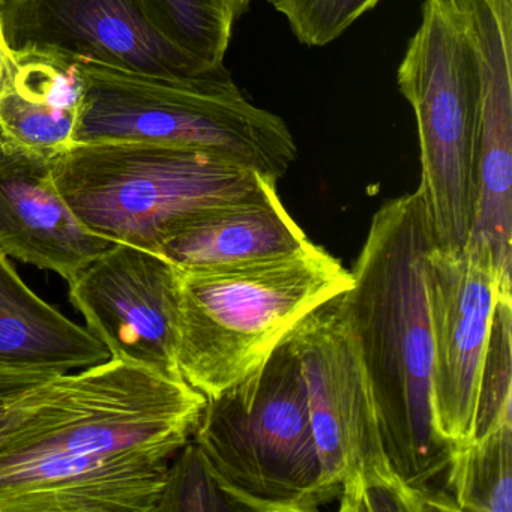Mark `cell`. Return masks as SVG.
Here are the masks:
<instances>
[{"label":"cell","mask_w":512,"mask_h":512,"mask_svg":"<svg viewBox=\"0 0 512 512\" xmlns=\"http://www.w3.org/2000/svg\"><path fill=\"white\" fill-rule=\"evenodd\" d=\"M10 2H13V0H0V11L4 10Z\"/></svg>","instance_id":"obj_25"},{"label":"cell","mask_w":512,"mask_h":512,"mask_svg":"<svg viewBox=\"0 0 512 512\" xmlns=\"http://www.w3.org/2000/svg\"><path fill=\"white\" fill-rule=\"evenodd\" d=\"M110 358L88 328L41 299L0 253V365L65 374Z\"/></svg>","instance_id":"obj_16"},{"label":"cell","mask_w":512,"mask_h":512,"mask_svg":"<svg viewBox=\"0 0 512 512\" xmlns=\"http://www.w3.org/2000/svg\"><path fill=\"white\" fill-rule=\"evenodd\" d=\"M238 511L221 490L202 449L193 437L176 452L155 512Z\"/></svg>","instance_id":"obj_20"},{"label":"cell","mask_w":512,"mask_h":512,"mask_svg":"<svg viewBox=\"0 0 512 512\" xmlns=\"http://www.w3.org/2000/svg\"><path fill=\"white\" fill-rule=\"evenodd\" d=\"M512 296H500L491 323L476 401L473 439L512 421Z\"/></svg>","instance_id":"obj_19"},{"label":"cell","mask_w":512,"mask_h":512,"mask_svg":"<svg viewBox=\"0 0 512 512\" xmlns=\"http://www.w3.org/2000/svg\"><path fill=\"white\" fill-rule=\"evenodd\" d=\"M193 440L238 511L310 512L332 500L287 338L250 376L206 398Z\"/></svg>","instance_id":"obj_6"},{"label":"cell","mask_w":512,"mask_h":512,"mask_svg":"<svg viewBox=\"0 0 512 512\" xmlns=\"http://www.w3.org/2000/svg\"><path fill=\"white\" fill-rule=\"evenodd\" d=\"M70 301L110 356L182 379L178 344V268L166 257L115 242L83 268Z\"/></svg>","instance_id":"obj_10"},{"label":"cell","mask_w":512,"mask_h":512,"mask_svg":"<svg viewBox=\"0 0 512 512\" xmlns=\"http://www.w3.org/2000/svg\"><path fill=\"white\" fill-rule=\"evenodd\" d=\"M310 242L271 185L257 196L200 212L158 254L182 269L217 268L287 256Z\"/></svg>","instance_id":"obj_14"},{"label":"cell","mask_w":512,"mask_h":512,"mask_svg":"<svg viewBox=\"0 0 512 512\" xmlns=\"http://www.w3.org/2000/svg\"><path fill=\"white\" fill-rule=\"evenodd\" d=\"M52 176L89 230L157 254L200 212L277 185L220 155L152 142L73 146L53 158Z\"/></svg>","instance_id":"obj_5"},{"label":"cell","mask_w":512,"mask_h":512,"mask_svg":"<svg viewBox=\"0 0 512 512\" xmlns=\"http://www.w3.org/2000/svg\"><path fill=\"white\" fill-rule=\"evenodd\" d=\"M380 0H269L289 23L299 43L323 47L334 43Z\"/></svg>","instance_id":"obj_21"},{"label":"cell","mask_w":512,"mask_h":512,"mask_svg":"<svg viewBox=\"0 0 512 512\" xmlns=\"http://www.w3.org/2000/svg\"><path fill=\"white\" fill-rule=\"evenodd\" d=\"M11 59H13V50L10 49L7 40H5L2 23H0V91L4 89L5 82H7Z\"/></svg>","instance_id":"obj_23"},{"label":"cell","mask_w":512,"mask_h":512,"mask_svg":"<svg viewBox=\"0 0 512 512\" xmlns=\"http://www.w3.org/2000/svg\"><path fill=\"white\" fill-rule=\"evenodd\" d=\"M425 287L433 343L434 422L455 449L472 442L482 365L500 290L490 251L476 242L460 250L431 245Z\"/></svg>","instance_id":"obj_9"},{"label":"cell","mask_w":512,"mask_h":512,"mask_svg":"<svg viewBox=\"0 0 512 512\" xmlns=\"http://www.w3.org/2000/svg\"><path fill=\"white\" fill-rule=\"evenodd\" d=\"M13 52L37 50L116 70L196 76L212 70L170 43L142 0H13L0 11Z\"/></svg>","instance_id":"obj_11"},{"label":"cell","mask_w":512,"mask_h":512,"mask_svg":"<svg viewBox=\"0 0 512 512\" xmlns=\"http://www.w3.org/2000/svg\"><path fill=\"white\" fill-rule=\"evenodd\" d=\"M458 4L469 23L482 76L478 193L467 242L490 251L500 290L512 293V0Z\"/></svg>","instance_id":"obj_12"},{"label":"cell","mask_w":512,"mask_h":512,"mask_svg":"<svg viewBox=\"0 0 512 512\" xmlns=\"http://www.w3.org/2000/svg\"><path fill=\"white\" fill-rule=\"evenodd\" d=\"M205 403L121 359L61 374L0 430V512H155Z\"/></svg>","instance_id":"obj_1"},{"label":"cell","mask_w":512,"mask_h":512,"mask_svg":"<svg viewBox=\"0 0 512 512\" xmlns=\"http://www.w3.org/2000/svg\"><path fill=\"white\" fill-rule=\"evenodd\" d=\"M307 389L322 484L343 512L434 511L392 469L355 335L337 298L287 337Z\"/></svg>","instance_id":"obj_8"},{"label":"cell","mask_w":512,"mask_h":512,"mask_svg":"<svg viewBox=\"0 0 512 512\" xmlns=\"http://www.w3.org/2000/svg\"><path fill=\"white\" fill-rule=\"evenodd\" d=\"M83 100L79 62L37 50L13 52L0 91V139L53 160L76 145Z\"/></svg>","instance_id":"obj_15"},{"label":"cell","mask_w":512,"mask_h":512,"mask_svg":"<svg viewBox=\"0 0 512 512\" xmlns=\"http://www.w3.org/2000/svg\"><path fill=\"white\" fill-rule=\"evenodd\" d=\"M397 82L418 125L419 190L434 247L460 250L472 230L478 193L482 76L458 0H424Z\"/></svg>","instance_id":"obj_7"},{"label":"cell","mask_w":512,"mask_h":512,"mask_svg":"<svg viewBox=\"0 0 512 512\" xmlns=\"http://www.w3.org/2000/svg\"><path fill=\"white\" fill-rule=\"evenodd\" d=\"M80 70L85 100L76 145L152 142L200 149L275 184L298 158L284 119L254 106L226 65L185 77L97 64H80Z\"/></svg>","instance_id":"obj_4"},{"label":"cell","mask_w":512,"mask_h":512,"mask_svg":"<svg viewBox=\"0 0 512 512\" xmlns=\"http://www.w3.org/2000/svg\"><path fill=\"white\" fill-rule=\"evenodd\" d=\"M350 286V271L313 242L274 259L178 268L182 379L206 398L221 394L262 367L308 314Z\"/></svg>","instance_id":"obj_3"},{"label":"cell","mask_w":512,"mask_h":512,"mask_svg":"<svg viewBox=\"0 0 512 512\" xmlns=\"http://www.w3.org/2000/svg\"><path fill=\"white\" fill-rule=\"evenodd\" d=\"M113 244L71 211L52 160L0 139V253L70 283Z\"/></svg>","instance_id":"obj_13"},{"label":"cell","mask_w":512,"mask_h":512,"mask_svg":"<svg viewBox=\"0 0 512 512\" xmlns=\"http://www.w3.org/2000/svg\"><path fill=\"white\" fill-rule=\"evenodd\" d=\"M59 376L52 371L0 365V430L28 412Z\"/></svg>","instance_id":"obj_22"},{"label":"cell","mask_w":512,"mask_h":512,"mask_svg":"<svg viewBox=\"0 0 512 512\" xmlns=\"http://www.w3.org/2000/svg\"><path fill=\"white\" fill-rule=\"evenodd\" d=\"M431 245L422 191L388 200L371 220L352 286L337 304L358 343L392 469L434 511H458L449 485L454 448L437 431L431 398Z\"/></svg>","instance_id":"obj_2"},{"label":"cell","mask_w":512,"mask_h":512,"mask_svg":"<svg viewBox=\"0 0 512 512\" xmlns=\"http://www.w3.org/2000/svg\"><path fill=\"white\" fill-rule=\"evenodd\" d=\"M155 28L208 67L224 65L236 19L226 0H142Z\"/></svg>","instance_id":"obj_18"},{"label":"cell","mask_w":512,"mask_h":512,"mask_svg":"<svg viewBox=\"0 0 512 512\" xmlns=\"http://www.w3.org/2000/svg\"><path fill=\"white\" fill-rule=\"evenodd\" d=\"M449 485L458 511H512V421L455 449Z\"/></svg>","instance_id":"obj_17"},{"label":"cell","mask_w":512,"mask_h":512,"mask_svg":"<svg viewBox=\"0 0 512 512\" xmlns=\"http://www.w3.org/2000/svg\"><path fill=\"white\" fill-rule=\"evenodd\" d=\"M227 7H229L230 13L233 14L236 20L247 13L250 8L251 0H226Z\"/></svg>","instance_id":"obj_24"}]
</instances>
